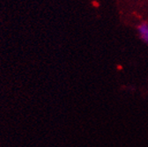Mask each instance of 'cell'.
Wrapping results in <instances>:
<instances>
[{
    "label": "cell",
    "instance_id": "1",
    "mask_svg": "<svg viewBox=\"0 0 148 147\" xmlns=\"http://www.w3.org/2000/svg\"><path fill=\"white\" fill-rule=\"evenodd\" d=\"M138 32L140 39L146 44H148V23L143 22L138 27Z\"/></svg>",
    "mask_w": 148,
    "mask_h": 147
}]
</instances>
